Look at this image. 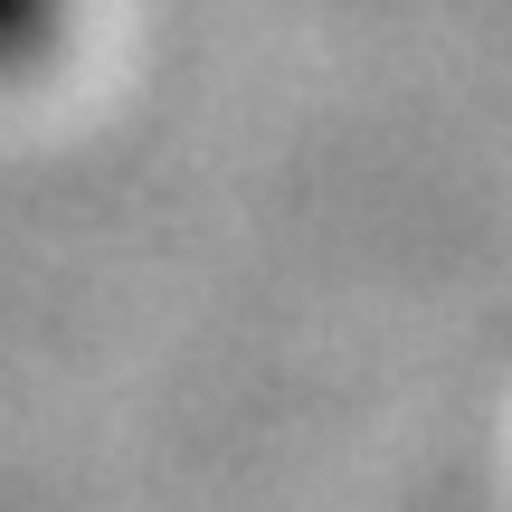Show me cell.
<instances>
[{"label":"cell","mask_w":512,"mask_h":512,"mask_svg":"<svg viewBox=\"0 0 512 512\" xmlns=\"http://www.w3.org/2000/svg\"><path fill=\"white\" fill-rule=\"evenodd\" d=\"M76 29V0H0V76H38Z\"/></svg>","instance_id":"cell-1"}]
</instances>
